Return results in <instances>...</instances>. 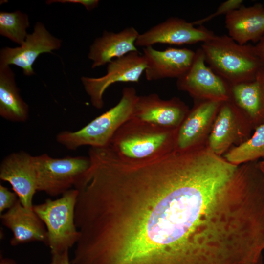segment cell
I'll return each instance as SVG.
<instances>
[{
  "instance_id": "9",
  "label": "cell",
  "mask_w": 264,
  "mask_h": 264,
  "mask_svg": "<svg viewBox=\"0 0 264 264\" xmlns=\"http://www.w3.org/2000/svg\"><path fill=\"white\" fill-rule=\"evenodd\" d=\"M192 22L178 17H170L146 31L140 33L136 46H153L156 44L171 45L204 43L212 39L214 33L202 25L195 27Z\"/></svg>"
},
{
  "instance_id": "27",
  "label": "cell",
  "mask_w": 264,
  "mask_h": 264,
  "mask_svg": "<svg viewBox=\"0 0 264 264\" xmlns=\"http://www.w3.org/2000/svg\"><path fill=\"white\" fill-rule=\"evenodd\" d=\"M0 264H17V263L12 259L2 258L0 259Z\"/></svg>"
},
{
  "instance_id": "7",
  "label": "cell",
  "mask_w": 264,
  "mask_h": 264,
  "mask_svg": "<svg viewBox=\"0 0 264 264\" xmlns=\"http://www.w3.org/2000/svg\"><path fill=\"white\" fill-rule=\"evenodd\" d=\"M146 68L143 54L132 52L109 63L105 75L97 78L83 76L81 80L92 105L101 109L104 104L103 95L110 85L117 82L137 83Z\"/></svg>"
},
{
  "instance_id": "17",
  "label": "cell",
  "mask_w": 264,
  "mask_h": 264,
  "mask_svg": "<svg viewBox=\"0 0 264 264\" xmlns=\"http://www.w3.org/2000/svg\"><path fill=\"white\" fill-rule=\"evenodd\" d=\"M225 24L228 36L238 44L257 43L264 34V7L242 5L225 15Z\"/></svg>"
},
{
  "instance_id": "21",
  "label": "cell",
  "mask_w": 264,
  "mask_h": 264,
  "mask_svg": "<svg viewBox=\"0 0 264 264\" xmlns=\"http://www.w3.org/2000/svg\"><path fill=\"white\" fill-rule=\"evenodd\" d=\"M29 26L28 16L20 10L0 12V34L21 45L26 38Z\"/></svg>"
},
{
  "instance_id": "6",
  "label": "cell",
  "mask_w": 264,
  "mask_h": 264,
  "mask_svg": "<svg viewBox=\"0 0 264 264\" xmlns=\"http://www.w3.org/2000/svg\"><path fill=\"white\" fill-rule=\"evenodd\" d=\"M176 86L195 101L223 102L230 98V85L206 65L200 47L195 51L190 67L177 79Z\"/></svg>"
},
{
  "instance_id": "13",
  "label": "cell",
  "mask_w": 264,
  "mask_h": 264,
  "mask_svg": "<svg viewBox=\"0 0 264 264\" xmlns=\"http://www.w3.org/2000/svg\"><path fill=\"white\" fill-rule=\"evenodd\" d=\"M222 103L195 101L194 107L177 130L174 150H184L206 142Z\"/></svg>"
},
{
  "instance_id": "5",
  "label": "cell",
  "mask_w": 264,
  "mask_h": 264,
  "mask_svg": "<svg viewBox=\"0 0 264 264\" xmlns=\"http://www.w3.org/2000/svg\"><path fill=\"white\" fill-rule=\"evenodd\" d=\"M37 191L56 197L74 187L89 169L91 160L83 156L54 158L46 154L34 156Z\"/></svg>"
},
{
  "instance_id": "10",
  "label": "cell",
  "mask_w": 264,
  "mask_h": 264,
  "mask_svg": "<svg viewBox=\"0 0 264 264\" xmlns=\"http://www.w3.org/2000/svg\"><path fill=\"white\" fill-rule=\"evenodd\" d=\"M61 43V40L51 35L42 22H38L33 32L28 34L20 46L0 50V65H13L22 68L25 75H32V66L39 55L59 49Z\"/></svg>"
},
{
  "instance_id": "23",
  "label": "cell",
  "mask_w": 264,
  "mask_h": 264,
  "mask_svg": "<svg viewBox=\"0 0 264 264\" xmlns=\"http://www.w3.org/2000/svg\"><path fill=\"white\" fill-rule=\"evenodd\" d=\"M19 200L16 193L0 184V214L12 208Z\"/></svg>"
},
{
  "instance_id": "3",
  "label": "cell",
  "mask_w": 264,
  "mask_h": 264,
  "mask_svg": "<svg viewBox=\"0 0 264 264\" xmlns=\"http://www.w3.org/2000/svg\"><path fill=\"white\" fill-rule=\"evenodd\" d=\"M138 96L134 88H124L116 105L79 130L60 132L56 135L57 141L71 150L86 145L108 146L118 129L132 118Z\"/></svg>"
},
{
  "instance_id": "22",
  "label": "cell",
  "mask_w": 264,
  "mask_h": 264,
  "mask_svg": "<svg viewBox=\"0 0 264 264\" xmlns=\"http://www.w3.org/2000/svg\"><path fill=\"white\" fill-rule=\"evenodd\" d=\"M242 0H228L222 2L217 9L216 11L208 16L199 20L192 22L194 25H202V24L212 20L216 17L225 14L238 8L242 5Z\"/></svg>"
},
{
  "instance_id": "14",
  "label": "cell",
  "mask_w": 264,
  "mask_h": 264,
  "mask_svg": "<svg viewBox=\"0 0 264 264\" xmlns=\"http://www.w3.org/2000/svg\"><path fill=\"white\" fill-rule=\"evenodd\" d=\"M143 53L146 61L145 75L150 81L178 79L190 67L195 55V51L187 48L170 47L161 51L153 46L144 47Z\"/></svg>"
},
{
  "instance_id": "12",
  "label": "cell",
  "mask_w": 264,
  "mask_h": 264,
  "mask_svg": "<svg viewBox=\"0 0 264 264\" xmlns=\"http://www.w3.org/2000/svg\"><path fill=\"white\" fill-rule=\"evenodd\" d=\"M0 178L11 184L25 208L33 209L32 200L37 191L33 156L24 151L6 156L0 165Z\"/></svg>"
},
{
  "instance_id": "24",
  "label": "cell",
  "mask_w": 264,
  "mask_h": 264,
  "mask_svg": "<svg viewBox=\"0 0 264 264\" xmlns=\"http://www.w3.org/2000/svg\"><path fill=\"white\" fill-rule=\"evenodd\" d=\"M77 3L83 5L86 9L88 11H91L96 8L99 3L98 0H51L46 1L48 4L53 3Z\"/></svg>"
},
{
  "instance_id": "8",
  "label": "cell",
  "mask_w": 264,
  "mask_h": 264,
  "mask_svg": "<svg viewBox=\"0 0 264 264\" xmlns=\"http://www.w3.org/2000/svg\"><path fill=\"white\" fill-rule=\"evenodd\" d=\"M252 129L249 119L229 99L222 102L219 109L207 145L213 153L221 156L234 143L239 145L249 139Z\"/></svg>"
},
{
  "instance_id": "19",
  "label": "cell",
  "mask_w": 264,
  "mask_h": 264,
  "mask_svg": "<svg viewBox=\"0 0 264 264\" xmlns=\"http://www.w3.org/2000/svg\"><path fill=\"white\" fill-rule=\"evenodd\" d=\"M0 115L16 122L26 121L29 115L28 106L20 95L9 66L0 65Z\"/></svg>"
},
{
  "instance_id": "11",
  "label": "cell",
  "mask_w": 264,
  "mask_h": 264,
  "mask_svg": "<svg viewBox=\"0 0 264 264\" xmlns=\"http://www.w3.org/2000/svg\"><path fill=\"white\" fill-rule=\"evenodd\" d=\"M189 111L177 97L164 100L152 93L138 95L132 118L164 129H178Z\"/></svg>"
},
{
  "instance_id": "25",
  "label": "cell",
  "mask_w": 264,
  "mask_h": 264,
  "mask_svg": "<svg viewBox=\"0 0 264 264\" xmlns=\"http://www.w3.org/2000/svg\"><path fill=\"white\" fill-rule=\"evenodd\" d=\"M69 250L51 254L50 264H71L69 260Z\"/></svg>"
},
{
  "instance_id": "1",
  "label": "cell",
  "mask_w": 264,
  "mask_h": 264,
  "mask_svg": "<svg viewBox=\"0 0 264 264\" xmlns=\"http://www.w3.org/2000/svg\"><path fill=\"white\" fill-rule=\"evenodd\" d=\"M177 130L162 128L131 118L118 129L108 146L124 161L152 160L175 149Z\"/></svg>"
},
{
  "instance_id": "20",
  "label": "cell",
  "mask_w": 264,
  "mask_h": 264,
  "mask_svg": "<svg viewBox=\"0 0 264 264\" xmlns=\"http://www.w3.org/2000/svg\"><path fill=\"white\" fill-rule=\"evenodd\" d=\"M253 135L242 144L230 149L223 158L235 165L264 158V123L255 129Z\"/></svg>"
},
{
  "instance_id": "15",
  "label": "cell",
  "mask_w": 264,
  "mask_h": 264,
  "mask_svg": "<svg viewBox=\"0 0 264 264\" xmlns=\"http://www.w3.org/2000/svg\"><path fill=\"white\" fill-rule=\"evenodd\" d=\"M0 218L2 224L12 232L10 241L12 246L32 242H42L47 246V232L44 224L33 209L25 208L20 200L0 214Z\"/></svg>"
},
{
  "instance_id": "4",
  "label": "cell",
  "mask_w": 264,
  "mask_h": 264,
  "mask_svg": "<svg viewBox=\"0 0 264 264\" xmlns=\"http://www.w3.org/2000/svg\"><path fill=\"white\" fill-rule=\"evenodd\" d=\"M78 191L71 189L56 199L48 198L33 205V210L44 224L51 253L69 250L79 240L80 233L75 222V210Z\"/></svg>"
},
{
  "instance_id": "2",
  "label": "cell",
  "mask_w": 264,
  "mask_h": 264,
  "mask_svg": "<svg viewBox=\"0 0 264 264\" xmlns=\"http://www.w3.org/2000/svg\"><path fill=\"white\" fill-rule=\"evenodd\" d=\"M206 64L230 85L253 80L264 65L254 45L241 44L228 35H215L200 47Z\"/></svg>"
},
{
  "instance_id": "18",
  "label": "cell",
  "mask_w": 264,
  "mask_h": 264,
  "mask_svg": "<svg viewBox=\"0 0 264 264\" xmlns=\"http://www.w3.org/2000/svg\"><path fill=\"white\" fill-rule=\"evenodd\" d=\"M230 100L249 119L254 129L264 123V66L253 80L230 85Z\"/></svg>"
},
{
  "instance_id": "26",
  "label": "cell",
  "mask_w": 264,
  "mask_h": 264,
  "mask_svg": "<svg viewBox=\"0 0 264 264\" xmlns=\"http://www.w3.org/2000/svg\"><path fill=\"white\" fill-rule=\"evenodd\" d=\"M254 47L257 55L264 65V34Z\"/></svg>"
},
{
  "instance_id": "16",
  "label": "cell",
  "mask_w": 264,
  "mask_h": 264,
  "mask_svg": "<svg viewBox=\"0 0 264 264\" xmlns=\"http://www.w3.org/2000/svg\"><path fill=\"white\" fill-rule=\"evenodd\" d=\"M139 34L132 26L116 33L104 31L89 47L88 58L93 62L91 68L104 66L129 53L138 51L135 42Z\"/></svg>"
},
{
  "instance_id": "28",
  "label": "cell",
  "mask_w": 264,
  "mask_h": 264,
  "mask_svg": "<svg viewBox=\"0 0 264 264\" xmlns=\"http://www.w3.org/2000/svg\"><path fill=\"white\" fill-rule=\"evenodd\" d=\"M258 167L264 175V160L258 162Z\"/></svg>"
}]
</instances>
